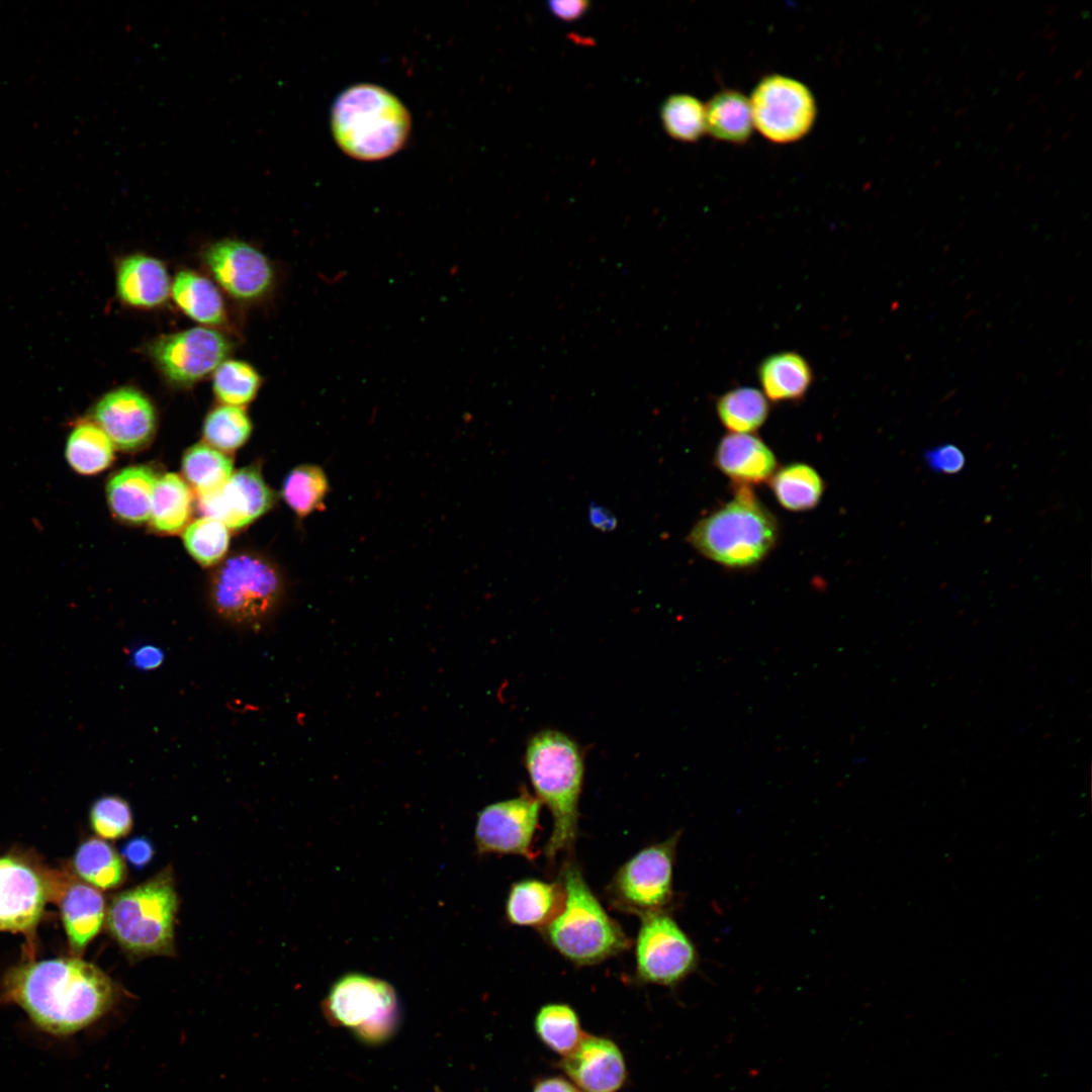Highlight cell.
I'll use <instances>...</instances> for the list:
<instances>
[{"instance_id": "1", "label": "cell", "mask_w": 1092, "mask_h": 1092, "mask_svg": "<svg viewBox=\"0 0 1092 1092\" xmlns=\"http://www.w3.org/2000/svg\"><path fill=\"white\" fill-rule=\"evenodd\" d=\"M1 986L3 1001L18 1005L37 1028L55 1036L90 1026L116 997L111 979L79 958L18 965L8 971Z\"/></svg>"}, {"instance_id": "2", "label": "cell", "mask_w": 1092, "mask_h": 1092, "mask_svg": "<svg viewBox=\"0 0 1092 1092\" xmlns=\"http://www.w3.org/2000/svg\"><path fill=\"white\" fill-rule=\"evenodd\" d=\"M780 526L750 486L735 485L733 497L699 520L687 541L701 555L733 569L758 565L775 549Z\"/></svg>"}, {"instance_id": "3", "label": "cell", "mask_w": 1092, "mask_h": 1092, "mask_svg": "<svg viewBox=\"0 0 1092 1092\" xmlns=\"http://www.w3.org/2000/svg\"><path fill=\"white\" fill-rule=\"evenodd\" d=\"M526 766L540 803L553 818L552 833L545 845L549 861L570 850L577 836L578 802L583 780V760L577 744L556 730L534 735L526 748Z\"/></svg>"}, {"instance_id": "4", "label": "cell", "mask_w": 1092, "mask_h": 1092, "mask_svg": "<svg viewBox=\"0 0 1092 1092\" xmlns=\"http://www.w3.org/2000/svg\"><path fill=\"white\" fill-rule=\"evenodd\" d=\"M561 874L564 893L561 909L542 927L549 944L578 966L600 964L626 950L630 946L628 936L606 912L580 869L567 862Z\"/></svg>"}, {"instance_id": "5", "label": "cell", "mask_w": 1092, "mask_h": 1092, "mask_svg": "<svg viewBox=\"0 0 1092 1092\" xmlns=\"http://www.w3.org/2000/svg\"><path fill=\"white\" fill-rule=\"evenodd\" d=\"M332 128L350 157L377 161L399 151L410 133V114L392 93L374 84L345 90L332 109Z\"/></svg>"}, {"instance_id": "6", "label": "cell", "mask_w": 1092, "mask_h": 1092, "mask_svg": "<svg viewBox=\"0 0 1092 1092\" xmlns=\"http://www.w3.org/2000/svg\"><path fill=\"white\" fill-rule=\"evenodd\" d=\"M172 869L115 894L106 907V926L132 959L175 953L178 896Z\"/></svg>"}, {"instance_id": "7", "label": "cell", "mask_w": 1092, "mask_h": 1092, "mask_svg": "<svg viewBox=\"0 0 1092 1092\" xmlns=\"http://www.w3.org/2000/svg\"><path fill=\"white\" fill-rule=\"evenodd\" d=\"M282 578L269 560L239 553L225 560L213 575L212 606L220 617L240 625L257 624L277 606Z\"/></svg>"}, {"instance_id": "8", "label": "cell", "mask_w": 1092, "mask_h": 1092, "mask_svg": "<svg viewBox=\"0 0 1092 1092\" xmlns=\"http://www.w3.org/2000/svg\"><path fill=\"white\" fill-rule=\"evenodd\" d=\"M324 1011L333 1023L371 1043L393 1034L399 1014L394 989L383 980L363 974L340 978L324 1001Z\"/></svg>"}, {"instance_id": "9", "label": "cell", "mask_w": 1092, "mask_h": 1092, "mask_svg": "<svg viewBox=\"0 0 1092 1092\" xmlns=\"http://www.w3.org/2000/svg\"><path fill=\"white\" fill-rule=\"evenodd\" d=\"M679 833L647 846L622 864L607 887L611 904L640 917L663 912L672 899V870Z\"/></svg>"}, {"instance_id": "10", "label": "cell", "mask_w": 1092, "mask_h": 1092, "mask_svg": "<svg viewBox=\"0 0 1092 1092\" xmlns=\"http://www.w3.org/2000/svg\"><path fill=\"white\" fill-rule=\"evenodd\" d=\"M749 101L753 125L774 143L802 139L816 118V102L809 88L787 76L774 74L761 79Z\"/></svg>"}, {"instance_id": "11", "label": "cell", "mask_w": 1092, "mask_h": 1092, "mask_svg": "<svg viewBox=\"0 0 1092 1092\" xmlns=\"http://www.w3.org/2000/svg\"><path fill=\"white\" fill-rule=\"evenodd\" d=\"M635 944L636 973L645 982L675 986L698 965V953L689 936L664 912L644 915Z\"/></svg>"}, {"instance_id": "12", "label": "cell", "mask_w": 1092, "mask_h": 1092, "mask_svg": "<svg viewBox=\"0 0 1092 1092\" xmlns=\"http://www.w3.org/2000/svg\"><path fill=\"white\" fill-rule=\"evenodd\" d=\"M231 349L223 334L198 327L160 337L150 346V353L169 381L185 386L215 371Z\"/></svg>"}, {"instance_id": "13", "label": "cell", "mask_w": 1092, "mask_h": 1092, "mask_svg": "<svg viewBox=\"0 0 1092 1092\" xmlns=\"http://www.w3.org/2000/svg\"><path fill=\"white\" fill-rule=\"evenodd\" d=\"M541 803L527 792L483 808L477 817L475 843L480 853L535 857L533 842Z\"/></svg>"}, {"instance_id": "14", "label": "cell", "mask_w": 1092, "mask_h": 1092, "mask_svg": "<svg viewBox=\"0 0 1092 1092\" xmlns=\"http://www.w3.org/2000/svg\"><path fill=\"white\" fill-rule=\"evenodd\" d=\"M204 262L216 282L238 300L260 299L274 285L275 272L269 259L244 241L224 239L211 244Z\"/></svg>"}, {"instance_id": "15", "label": "cell", "mask_w": 1092, "mask_h": 1092, "mask_svg": "<svg viewBox=\"0 0 1092 1092\" xmlns=\"http://www.w3.org/2000/svg\"><path fill=\"white\" fill-rule=\"evenodd\" d=\"M96 424L119 450L134 451L152 440L157 424L151 400L133 387H119L102 396L94 407Z\"/></svg>"}, {"instance_id": "16", "label": "cell", "mask_w": 1092, "mask_h": 1092, "mask_svg": "<svg viewBox=\"0 0 1092 1092\" xmlns=\"http://www.w3.org/2000/svg\"><path fill=\"white\" fill-rule=\"evenodd\" d=\"M274 502V492L254 467L240 469L219 488L199 495V508L205 517L233 529L251 524Z\"/></svg>"}, {"instance_id": "17", "label": "cell", "mask_w": 1092, "mask_h": 1092, "mask_svg": "<svg viewBox=\"0 0 1092 1092\" xmlns=\"http://www.w3.org/2000/svg\"><path fill=\"white\" fill-rule=\"evenodd\" d=\"M48 887L27 863L0 856V931L31 930L41 917Z\"/></svg>"}, {"instance_id": "18", "label": "cell", "mask_w": 1092, "mask_h": 1092, "mask_svg": "<svg viewBox=\"0 0 1092 1092\" xmlns=\"http://www.w3.org/2000/svg\"><path fill=\"white\" fill-rule=\"evenodd\" d=\"M560 1068L584 1092H615L627 1079L620 1048L604 1036L583 1034L576 1046L562 1057Z\"/></svg>"}, {"instance_id": "19", "label": "cell", "mask_w": 1092, "mask_h": 1092, "mask_svg": "<svg viewBox=\"0 0 1092 1092\" xmlns=\"http://www.w3.org/2000/svg\"><path fill=\"white\" fill-rule=\"evenodd\" d=\"M714 463L735 485L765 482L778 469L774 452L753 434L725 435L716 448Z\"/></svg>"}, {"instance_id": "20", "label": "cell", "mask_w": 1092, "mask_h": 1092, "mask_svg": "<svg viewBox=\"0 0 1092 1092\" xmlns=\"http://www.w3.org/2000/svg\"><path fill=\"white\" fill-rule=\"evenodd\" d=\"M171 279L164 263L157 258L133 254L123 258L116 272L120 299L138 308H154L168 299Z\"/></svg>"}, {"instance_id": "21", "label": "cell", "mask_w": 1092, "mask_h": 1092, "mask_svg": "<svg viewBox=\"0 0 1092 1092\" xmlns=\"http://www.w3.org/2000/svg\"><path fill=\"white\" fill-rule=\"evenodd\" d=\"M60 909L70 948L78 956L104 923V897L85 882H73L66 887L61 897Z\"/></svg>"}, {"instance_id": "22", "label": "cell", "mask_w": 1092, "mask_h": 1092, "mask_svg": "<svg viewBox=\"0 0 1092 1092\" xmlns=\"http://www.w3.org/2000/svg\"><path fill=\"white\" fill-rule=\"evenodd\" d=\"M757 375L762 393L774 402L800 400L814 381L810 363L794 351L767 356L760 362Z\"/></svg>"}, {"instance_id": "23", "label": "cell", "mask_w": 1092, "mask_h": 1092, "mask_svg": "<svg viewBox=\"0 0 1092 1092\" xmlns=\"http://www.w3.org/2000/svg\"><path fill=\"white\" fill-rule=\"evenodd\" d=\"M155 470L146 465L126 467L107 482L106 495L113 515L123 522L142 524L150 519Z\"/></svg>"}, {"instance_id": "24", "label": "cell", "mask_w": 1092, "mask_h": 1092, "mask_svg": "<svg viewBox=\"0 0 1092 1092\" xmlns=\"http://www.w3.org/2000/svg\"><path fill=\"white\" fill-rule=\"evenodd\" d=\"M561 883L526 879L512 885L506 902L508 920L519 926H545L561 909Z\"/></svg>"}, {"instance_id": "25", "label": "cell", "mask_w": 1092, "mask_h": 1092, "mask_svg": "<svg viewBox=\"0 0 1092 1092\" xmlns=\"http://www.w3.org/2000/svg\"><path fill=\"white\" fill-rule=\"evenodd\" d=\"M171 293L178 307L195 322L207 326L224 322L222 296L207 277L195 271L182 270L173 280Z\"/></svg>"}, {"instance_id": "26", "label": "cell", "mask_w": 1092, "mask_h": 1092, "mask_svg": "<svg viewBox=\"0 0 1092 1092\" xmlns=\"http://www.w3.org/2000/svg\"><path fill=\"white\" fill-rule=\"evenodd\" d=\"M705 126L716 140L744 144L753 127L749 99L736 90L718 92L705 105Z\"/></svg>"}, {"instance_id": "27", "label": "cell", "mask_w": 1092, "mask_h": 1092, "mask_svg": "<svg viewBox=\"0 0 1092 1092\" xmlns=\"http://www.w3.org/2000/svg\"><path fill=\"white\" fill-rule=\"evenodd\" d=\"M73 866L77 875L96 889H116L126 878L123 857L108 842L97 837L78 846Z\"/></svg>"}, {"instance_id": "28", "label": "cell", "mask_w": 1092, "mask_h": 1092, "mask_svg": "<svg viewBox=\"0 0 1092 1092\" xmlns=\"http://www.w3.org/2000/svg\"><path fill=\"white\" fill-rule=\"evenodd\" d=\"M769 481L778 503L791 512L814 509L824 492L822 477L805 463H791L777 469Z\"/></svg>"}, {"instance_id": "29", "label": "cell", "mask_w": 1092, "mask_h": 1092, "mask_svg": "<svg viewBox=\"0 0 1092 1092\" xmlns=\"http://www.w3.org/2000/svg\"><path fill=\"white\" fill-rule=\"evenodd\" d=\"M192 510V494L177 474L167 473L157 479L151 502L150 521L155 530L174 534L187 524Z\"/></svg>"}, {"instance_id": "30", "label": "cell", "mask_w": 1092, "mask_h": 1092, "mask_svg": "<svg viewBox=\"0 0 1092 1092\" xmlns=\"http://www.w3.org/2000/svg\"><path fill=\"white\" fill-rule=\"evenodd\" d=\"M770 412L762 391L747 386L726 391L716 401V413L730 433L752 434L766 421Z\"/></svg>"}, {"instance_id": "31", "label": "cell", "mask_w": 1092, "mask_h": 1092, "mask_svg": "<svg viewBox=\"0 0 1092 1092\" xmlns=\"http://www.w3.org/2000/svg\"><path fill=\"white\" fill-rule=\"evenodd\" d=\"M113 443L95 423H79L69 436L66 458L78 473L92 475L106 469L112 462Z\"/></svg>"}, {"instance_id": "32", "label": "cell", "mask_w": 1092, "mask_h": 1092, "mask_svg": "<svg viewBox=\"0 0 1092 1092\" xmlns=\"http://www.w3.org/2000/svg\"><path fill=\"white\" fill-rule=\"evenodd\" d=\"M325 470L314 464H301L291 469L282 484V496L288 507L300 519L325 509L330 492Z\"/></svg>"}, {"instance_id": "33", "label": "cell", "mask_w": 1092, "mask_h": 1092, "mask_svg": "<svg viewBox=\"0 0 1092 1092\" xmlns=\"http://www.w3.org/2000/svg\"><path fill=\"white\" fill-rule=\"evenodd\" d=\"M534 1028L540 1040L552 1052L564 1057L583 1036L575 1010L564 1003L543 1005L535 1015Z\"/></svg>"}, {"instance_id": "34", "label": "cell", "mask_w": 1092, "mask_h": 1092, "mask_svg": "<svg viewBox=\"0 0 1092 1092\" xmlns=\"http://www.w3.org/2000/svg\"><path fill=\"white\" fill-rule=\"evenodd\" d=\"M182 471L199 495L222 486L233 474V462L219 450L206 444L189 448L182 459Z\"/></svg>"}, {"instance_id": "35", "label": "cell", "mask_w": 1092, "mask_h": 1092, "mask_svg": "<svg viewBox=\"0 0 1092 1092\" xmlns=\"http://www.w3.org/2000/svg\"><path fill=\"white\" fill-rule=\"evenodd\" d=\"M660 116L665 131L674 140L694 143L706 131L705 105L694 96H669L661 106Z\"/></svg>"}, {"instance_id": "36", "label": "cell", "mask_w": 1092, "mask_h": 1092, "mask_svg": "<svg viewBox=\"0 0 1092 1092\" xmlns=\"http://www.w3.org/2000/svg\"><path fill=\"white\" fill-rule=\"evenodd\" d=\"M261 384L253 366L240 360H224L214 371L213 391L225 405L239 406L250 402Z\"/></svg>"}, {"instance_id": "37", "label": "cell", "mask_w": 1092, "mask_h": 1092, "mask_svg": "<svg viewBox=\"0 0 1092 1092\" xmlns=\"http://www.w3.org/2000/svg\"><path fill=\"white\" fill-rule=\"evenodd\" d=\"M252 431L251 421L240 406L220 405L211 411L203 425L206 442L215 449L232 451L241 447Z\"/></svg>"}, {"instance_id": "38", "label": "cell", "mask_w": 1092, "mask_h": 1092, "mask_svg": "<svg viewBox=\"0 0 1092 1092\" xmlns=\"http://www.w3.org/2000/svg\"><path fill=\"white\" fill-rule=\"evenodd\" d=\"M183 541L188 552L198 563L210 566L224 556L230 535L228 527L222 523L204 517L193 522L185 530Z\"/></svg>"}, {"instance_id": "39", "label": "cell", "mask_w": 1092, "mask_h": 1092, "mask_svg": "<svg viewBox=\"0 0 1092 1092\" xmlns=\"http://www.w3.org/2000/svg\"><path fill=\"white\" fill-rule=\"evenodd\" d=\"M93 831L104 839H117L127 835L133 825L128 803L118 796H103L91 806L89 813Z\"/></svg>"}, {"instance_id": "40", "label": "cell", "mask_w": 1092, "mask_h": 1092, "mask_svg": "<svg viewBox=\"0 0 1092 1092\" xmlns=\"http://www.w3.org/2000/svg\"><path fill=\"white\" fill-rule=\"evenodd\" d=\"M924 459L931 470L942 474H956L962 471L966 464L964 452L953 444L929 449L924 453Z\"/></svg>"}, {"instance_id": "41", "label": "cell", "mask_w": 1092, "mask_h": 1092, "mask_svg": "<svg viewBox=\"0 0 1092 1092\" xmlns=\"http://www.w3.org/2000/svg\"><path fill=\"white\" fill-rule=\"evenodd\" d=\"M154 845L145 836L130 838L121 849V856L134 869L147 867L154 857Z\"/></svg>"}, {"instance_id": "42", "label": "cell", "mask_w": 1092, "mask_h": 1092, "mask_svg": "<svg viewBox=\"0 0 1092 1092\" xmlns=\"http://www.w3.org/2000/svg\"><path fill=\"white\" fill-rule=\"evenodd\" d=\"M548 7L559 19L573 21L584 15L589 8V2L584 0L550 1Z\"/></svg>"}, {"instance_id": "43", "label": "cell", "mask_w": 1092, "mask_h": 1092, "mask_svg": "<svg viewBox=\"0 0 1092 1092\" xmlns=\"http://www.w3.org/2000/svg\"><path fill=\"white\" fill-rule=\"evenodd\" d=\"M164 661V652L154 645H142L138 647L131 656L132 664L140 670H153L158 668Z\"/></svg>"}, {"instance_id": "44", "label": "cell", "mask_w": 1092, "mask_h": 1092, "mask_svg": "<svg viewBox=\"0 0 1092 1092\" xmlns=\"http://www.w3.org/2000/svg\"><path fill=\"white\" fill-rule=\"evenodd\" d=\"M587 518L589 524L602 532H611L615 530L618 524L617 518L612 512L595 503L589 505Z\"/></svg>"}, {"instance_id": "45", "label": "cell", "mask_w": 1092, "mask_h": 1092, "mask_svg": "<svg viewBox=\"0 0 1092 1092\" xmlns=\"http://www.w3.org/2000/svg\"><path fill=\"white\" fill-rule=\"evenodd\" d=\"M532 1092H581L563 1077H546L537 1081Z\"/></svg>"}]
</instances>
